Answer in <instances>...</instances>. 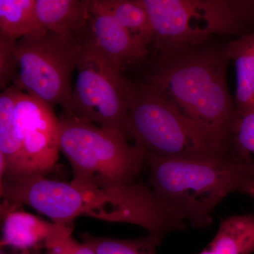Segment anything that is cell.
I'll return each mask as SVG.
<instances>
[{"label":"cell","mask_w":254,"mask_h":254,"mask_svg":"<svg viewBox=\"0 0 254 254\" xmlns=\"http://www.w3.org/2000/svg\"><path fill=\"white\" fill-rule=\"evenodd\" d=\"M225 50L236 68L235 104L237 115H242L254 110V31L230 42Z\"/></svg>","instance_id":"13"},{"label":"cell","mask_w":254,"mask_h":254,"mask_svg":"<svg viewBox=\"0 0 254 254\" xmlns=\"http://www.w3.org/2000/svg\"><path fill=\"white\" fill-rule=\"evenodd\" d=\"M82 41L89 42L122 73L143 63L150 52L122 26L105 0H88V23Z\"/></svg>","instance_id":"10"},{"label":"cell","mask_w":254,"mask_h":254,"mask_svg":"<svg viewBox=\"0 0 254 254\" xmlns=\"http://www.w3.org/2000/svg\"><path fill=\"white\" fill-rule=\"evenodd\" d=\"M158 53L193 48L213 35L242 33L254 23V0H141Z\"/></svg>","instance_id":"6"},{"label":"cell","mask_w":254,"mask_h":254,"mask_svg":"<svg viewBox=\"0 0 254 254\" xmlns=\"http://www.w3.org/2000/svg\"><path fill=\"white\" fill-rule=\"evenodd\" d=\"M14 127L20 160L14 177L46 176L56 165L60 151L58 119L51 105L21 91L14 107Z\"/></svg>","instance_id":"9"},{"label":"cell","mask_w":254,"mask_h":254,"mask_svg":"<svg viewBox=\"0 0 254 254\" xmlns=\"http://www.w3.org/2000/svg\"><path fill=\"white\" fill-rule=\"evenodd\" d=\"M230 141L237 155L254 163V110L238 115Z\"/></svg>","instance_id":"19"},{"label":"cell","mask_w":254,"mask_h":254,"mask_svg":"<svg viewBox=\"0 0 254 254\" xmlns=\"http://www.w3.org/2000/svg\"><path fill=\"white\" fill-rule=\"evenodd\" d=\"M83 46L68 113L131 138L127 107V78L89 42Z\"/></svg>","instance_id":"8"},{"label":"cell","mask_w":254,"mask_h":254,"mask_svg":"<svg viewBox=\"0 0 254 254\" xmlns=\"http://www.w3.org/2000/svg\"><path fill=\"white\" fill-rule=\"evenodd\" d=\"M107 6L130 35L151 50L153 31L149 16L141 0H105Z\"/></svg>","instance_id":"17"},{"label":"cell","mask_w":254,"mask_h":254,"mask_svg":"<svg viewBox=\"0 0 254 254\" xmlns=\"http://www.w3.org/2000/svg\"><path fill=\"white\" fill-rule=\"evenodd\" d=\"M127 107L131 138L145 153L187 158L234 152L231 143L190 120L162 93L141 81L127 79Z\"/></svg>","instance_id":"4"},{"label":"cell","mask_w":254,"mask_h":254,"mask_svg":"<svg viewBox=\"0 0 254 254\" xmlns=\"http://www.w3.org/2000/svg\"><path fill=\"white\" fill-rule=\"evenodd\" d=\"M60 151L69 162L72 182L96 189L136 183L145 164L141 147L121 132L83 121L63 110L58 119Z\"/></svg>","instance_id":"5"},{"label":"cell","mask_w":254,"mask_h":254,"mask_svg":"<svg viewBox=\"0 0 254 254\" xmlns=\"http://www.w3.org/2000/svg\"><path fill=\"white\" fill-rule=\"evenodd\" d=\"M244 194L250 196L254 200V183L252 184L244 192Z\"/></svg>","instance_id":"22"},{"label":"cell","mask_w":254,"mask_h":254,"mask_svg":"<svg viewBox=\"0 0 254 254\" xmlns=\"http://www.w3.org/2000/svg\"><path fill=\"white\" fill-rule=\"evenodd\" d=\"M158 54L141 82L231 143L238 115L227 87L225 50L193 47Z\"/></svg>","instance_id":"3"},{"label":"cell","mask_w":254,"mask_h":254,"mask_svg":"<svg viewBox=\"0 0 254 254\" xmlns=\"http://www.w3.org/2000/svg\"><path fill=\"white\" fill-rule=\"evenodd\" d=\"M88 0H36L41 28L83 39L88 23Z\"/></svg>","instance_id":"12"},{"label":"cell","mask_w":254,"mask_h":254,"mask_svg":"<svg viewBox=\"0 0 254 254\" xmlns=\"http://www.w3.org/2000/svg\"><path fill=\"white\" fill-rule=\"evenodd\" d=\"M81 239L97 254H158L157 248L163 237L148 234L135 240H120L84 234Z\"/></svg>","instance_id":"18"},{"label":"cell","mask_w":254,"mask_h":254,"mask_svg":"<svg viewBox=\"0 0 254 254\" xmlns=\"http://www.w3.org/2000/svg\"><path fill=\"white\" fill-rule=\"evenodd\" d=\"M21 91L11 86L0 95V180L15 176L19 164L20 145L14 127V107Z\"/></svg>","instance_id":"15"},{"label":"cell","mask_w":254,"mask_h":254,"mask_svg":"<svg viewBox=\"0 0 254 254\" xmlns=\"http://www.w3.org/2000/svg\"><path fill=\"white\" fill-rule=\"evenodd\" d=\"M148 186L169 218L196 229L213 224L211 213L227 195L254 183V163L235 152L198 158H162L146 153Z\"/></svg>","instance_id":"2"},{"label":"cell","mask_w":254,"mask_h":254,"mask_svg":"<svg viewBox=\"0 0 254 254\" xmlns=\"http://www.w3.org/2000/svg\"><path fill=\"white\" fill-rule=\"evenodd\" d=\"M41 28L36 0H0V36L17 41Z\"/></svg>","instance_id":"16"},{"label":"cell","mask_w":254,"mask_h":254,"mask_svg":"<svg viewBox=\"0 0 254 254\" xmlns=\"http://www.w3.org/2000/svg\"><path fill=\"white\" fill-rule=\"evenodd\" d=\"M16 41L0 36V87L6 89L18 74Z\"/></svg>","instance_id":"20"},{"label":"cell","mask_w":254,"mask_h":254,"mask_svg":"<svg viewBox=\"0 0 254 254\" xmlns=\"http://www.w3.org/2000/svg\"><path fill=\"white\" fill-rule=\"evenodd\" d=\"M72 232L57 239L48 247L50 254H97L84 242L79 243L71 236Z\"/></svg>","instance_id":"21"},{"label":"cell","mask_w":254,"mask_h":254,"mask_svg":"<svg viewBox=\"0 0 254 254\" xmlns=\"http://www.w3.org/2000/svg\"><path fill=\"white\" fill-rule=\"evenodd\" d=\"M1 213L4 219L1 247L24 251L40 245L48 248L57 239L72 232L71 227L47 222L22 210H10L6 205L1 207Z\"/></svg>","instance_id":"11"},{"label":"cell","mask_w":254,"mask_h":254,"mask_svg":"<svg viewBox=\"0 0 254 254\" xmlns=\"http://www.w3.org/2000/svg\"><path fill=\"white\" fill-rule=\"evenodd\" d=\"M0 194L4 201L28 205L64 226L83 215L133 224L163 238L186 229L169 218L150 187L141 182L105 190L36 176L0 180Z\"/></svg>","instance_id":"1"},{"label":"cell","mask_w":254,"mask_h":254,"mask_svg":"<svg viewBox=\"0 0 254 254\" xmlns=\"http://www.w3.org/2000/svg\"><path fill=\"white\" fill-rule=\"evenodd\" d=\"M83 43L76 37L37 30L16 41L18 74L12 86L68 112Z\"/></svg>","instance_id":"7"},{"label":"cell","mask_w":254,"mask_h":254,"mask_svg":"<svg viewBox=\"0 0 254 254\" xmlns=\"http://www.w3.org/2000/svg\"><path fill=\"white\" fill-rule=\"evenodd\" d=\"M254 253V213L224 219L213 241L198 254Z\"/></svg>","instance_id":"14"}]
</instances>
